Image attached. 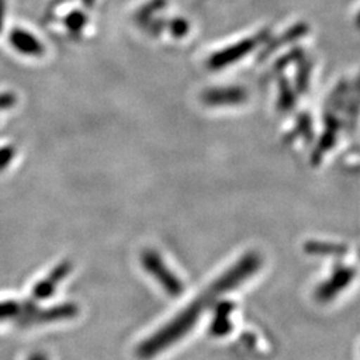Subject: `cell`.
<instances>
[{
  "label": "cell",
  "instance_id": "obj_1",
  "mask_svg": "<svg viewBox=\"0 0 360 360\" xmlns=\"http://www.w3.org/2000/svg\"><path fill=\"white\" fill-rule=\"evenodd\" d=\"M260 266L262 259L255 252H248L245 257H240L239 262L223 272L203 294L193 299L174 319L141 343L136 349L138 358L142 360L153 359L158 354L176 343L193 328L205 309L215 304L220 296L230 292L251 278L260 269Z\"/></svg>",
  "mask_w": 360,
  "mask_h": 360
},
{
  "label": "cell",
  "instance_id": "obj_2",
  "mask_svg": "<svg viewBox=\"0 0 360 360\" xmlns=\"http://www.w3.org/2000/svg\"><path fill=\"white\" fill-rule=\"evenodd\" d=\"M142 264L155 281L160 284L168 295L179 296L183 294L184 285L181 283L179 276L172 272L166 264V262L154 250H146L142 254Z\"/></svg>",
  "mask_w": 360,
  "mask_h": 360
},
{
  "label": "cell",
  "instance_id": "obj_3",
  "mask_svg": "<svg viewBox=\"0 0 360 360\" xmlns=\"http://www.w3.org/2000/svg\"><path fill=\"white\" fill-rule=\"evenodd\" d=\"M260 41V37L251 39H243L239 43H235L230 47H226L220 51L215 52L208 59V67L211 70H221L227 65H232L243 59L247 53L254 51L257 43Z\"/></svg>",
  "mask_w": 360,
  "mask_h": 360
},
{
  "label": "cell",
  "instance_id": "obj_4",
  "mask_svg": "<svg viewBox=\"0 0 360 360\" xmlns=\"http://www.w3.org/2000/svg\"><path fill=\"white\" fill-rule=\"evenodd\" d=\"M354 276H355V271L352 269L340 267L335 270L333 276L316 288V292H315L316 299L322 303H328L330 300H333L334 297L339 295L342 290H345L348 284L351 283Z\"/></svg>",
  "mask_w": 360,
  "mask_h": 360
},
{
  "label": "cell",
  "instance_id": "obj_5",
  "mask_svg": "<svg viewBox=\"0 0 360 360\" xmlns=\"http://www.w3.org/2000/svg\"><path fill=\"white\" fill-rule=\"evenodd\" d=\"M247 101V91L243 87H218L202 94V102L207 105H236Z\"/></svg>",
  "mask_w": 360,
  "mask_h": 360
},
{
  "label": "cell",
  "instance_id": "obj_6",
  "mask_svg": "<svg viewBox=\"0 0 360 360\" xmlns=\"http://www.w3.org/2000/svg\"><path fill=\"white\" fill-rule=\"evenodd\" d=\"M70 271H71V263L70 262H63L59 266H56L49 274V276L46 279H43L41 282H39L34 287L32 297L35 300H43V299L50 297L55 292V288L58 287V284L65 279V276L70 274Z\"/></svg>",
  "mask_w": 360,
  "mask_h": 360
},
{
  "label": "cell",
  "instance_id": "obj_7",
  "mask_svg": "<svg viewBox=\"0 0 360 360\" xmlns=\"http://www.w3.org/2000/svg\"><path fill=\"white\" fill-rule=\"evenodd\" d=\"M10 43L16 51L30 56H40L44 52V47L38 38H35L28 31L15 28L10 34Z\"/></svg>",
  "mask_w": 360,
  "mask_h": 360
},
{
  "label": "cell",
  "instance_id": "obj_8",
  "mask_svg": "<svg viewBox=\"0 0 360 360\" xmlns=\"http://www.w3.org/2000/svg\"><path fill=\"white\" fill-rule=\"evenodd\" d=\"M232 309H233V306L229 302L219 303L215 318L212 319L211 327H210V331L214 336H223L231 330L232 324L230 321V315H231Z\"/></svg>",
  "mask_w": 360,
  "mask_h": 360
},
{
  "label": "cell",
  "instance_id": "obj_9",
  "mask_svg": "<svg viewBox=\"0 0 360 360\" xmlns=\"http://www.w3.org/2000/svg\"><path fill=\"white\" fill-rule=\"evenodd\" d=\"M26 306L27 303H19L15 300L0 302V322H6V321L20 322V319L25 315Z\"/></svg>",
  "mask_w": 360,
  "mask_h": 360
},
{
  "label": "cell",
  "instance_id": "obj_10",
  "mask_svg": "<svg viewBox=\"0 0 360 360\" xmlns=\"http://www.w3.org/2000/svg\"><path fill=\"white\" fill-rule=\"evenodd\" d=\"M86 23H87V16L82 11H72L65 18V26L74 35L80 34L82 30L86 27Z\"/></svg>",
  "mask_w": 360,
  "mask_h": 360
},
{
  "label": "cell",
  "instance_id": "obj_11",
  "mask_svg": "<svg viewBox=\"0 0 360 360\" xmlns=\"http://www.w3.org/2000/svg\"><path fill=\"white\" fill-rule=\"evenodd\" d=\"M166 6V0H153L148 4H146L143 8L139 10V13L136 15V19L139 23H147L151 16L154 15L156 11L162 10Z\"/></svg>",
  "mask_w": 360,
  "mask_h": 360
},
{
  "label": "cell",
  "instance_id": "obj_12",
  "mask_svg": "<svg viewBox=\"0 0 360 360\" xmlns=\"http://www.w3.org/2000/svg\"><path fill=\"white\" fill-rule=\"evenodd\" d=\"M167 26L169 32H171V35L175 37V38H183V37H186L187 32H188V30H190L188 22L184 20V19H180V18H176V19H174V20H169Z\"/></svg>",
  "mask_w": 360,
  "mask_h": 360
},
{
  "label": "cell",
  "instance_id": "obj_13",
  "mask_svg": "<svg viewBox=\"0 0 360 360\" xmlns=\"http://www.w3.org/2000/svg\"><path fill=\"white\" fill-rule=\"evenodd\" d=\"M15 155H16V150H15L13 146L0 147V171L6 169L11 165Z\"/></svg>",
  "mask_w": 360,
  "mask_h": 360
},
{
  "label": "cell",
  "instance_id": "obj_14",
  "mask_svg": "<svg viewBox=\"0 0 360 360\" xmlns=\"http://www.w3.org/2000/svg\"><path fill=\"white\" fill-rule=\"evenodd\" d=\"M18 98L13 92H0V111H7L13 108Z\"/></svg>",
  "mask_w": 360,
  "mask_h": 360
},
{
  "label": "cell",
  "instance_id": "obj_15",
  "mask_svg": "<svg viewBox=\"0 0 360 360\" xmlns=\"http://www.w3.org/2000/svg\"><path fill=\"white\" fill-rule=\"evenodd\" d=\"M27 360H49V356L43 352H34Z\"/></svg>",
  "mask_w": 360,
  "mask_h": 360
},
{
  "label": "cell",
  "instance_id": "obj_16",
  "mask_svg": "<svg viewBox=\"0 0 360 360\" xmlns=\"http://www.w3.org/2000/svg\"><path fill=\"white\" fill-rule=\"evenodd\" d=\"M4 23V0H0V31Z\"/></svg>",
  "mask_w": 360,
  "mask_h": 360
},
{
  "label": "cell",
  "instance_id": "obj_17",
  "mask_svg": "<svg viewBox=\"0 0 360 360\" xmlns=\"http://www.w3.org/2000/svg\"><path fill=\"white\" fill-rule=\"evenodd\" d=\"M95 1H96V0H83V4H84L86 8H91V7H94Z\"/></svg>",
  "mask_w": 360,
  "mask_h": 360
}]
</instances>
